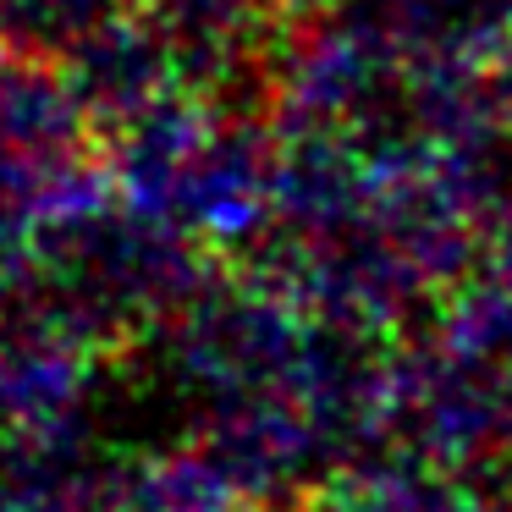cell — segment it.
I'll return each mask as SVG.
<instances>
[{
    "mask_svg": "<svg viewBox=\"0 0 512 512\" xmlns=\"http://www.w3.org/2000/svg\"><path fill=\"white\" fill-rule=\"evenodd\" d=\"M342 512H468L463 496L424 479H364L342 496Z\"/></svg>",
    "mask_w": 512,
    "mask_h": 512,
    "instance_id": "cell-1",
    "label": "cell"
}]
</instances>
